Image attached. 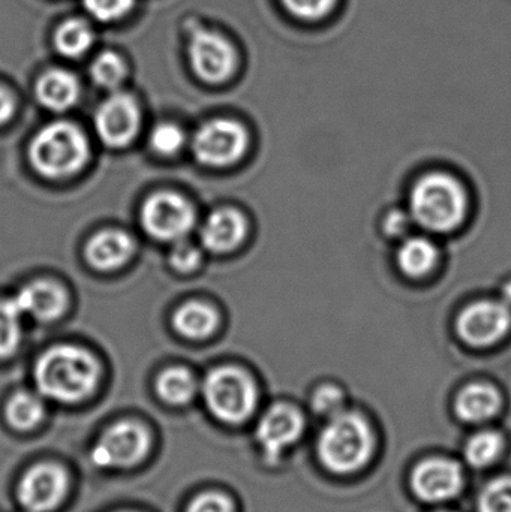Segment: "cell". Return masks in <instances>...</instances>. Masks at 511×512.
Listing matches in <instances>:
<instances>
[{
    "label": "cell",
    "instance_id": "cell-1",
    "mask_svg": "<svg viewBox=\"0 0 511 512\" xmlns=\"http://www.w3.org/2000/svg\"><path fill=\"white\" fill-rule=\"evenodd\" d=\"M33 378L41 396L59 403H78L95 393L101 367L86 349L54 346L39 357Z\"/></svg>",
    "mask_w": 511,
    "mask_h": 512
},
{
    "label": "cell",
    "instance_id": "cell-2",
    "mask_svg": "<svg viewBox=\"0 0 511 512\" xmlns=\"http://www.w3.org/2000/svg\"><path fill=\"white\" fill-rule=\"evenodd\" d=\"M467 210V191L450 174H426L411 191V218L431 233H452L464 222Z\"/></svg>",
    "mask_w": 511,
    "mask_h": 512
},
{
    "label": "cell",
    "instance_id": "cell-3",
    "mask_svg": "<svg viewBox=\"0 0 511 512\" xmlns=\"http://www.w3.org/2000/svg\"><path fill=\"white\" fill-rule=\"evenodd\" d=\"M318 457L335 474H354L368 465L374 433L362 415L341 412L330 418L318 438Z\"/></svg>",
    "mask_w": 511,
    "mask_h": 512
},
{
    "label": "cell",
    "instance_id": "cell-4",
    "mask_svg": "<svg viewBox=\"0 0 511 512\" xmlns=\"http://www.w3.org/2000/svg\"><path fill=\"white\" fill-rule=\"evenodd\" d=\"M30 162L47 179H65L78 173L89 161V143L80 128L69 122H54L33 137Z\"/></svg>",
    "mask_w": 511,
    "mask_h": 512
},
{
    "label": "cell",
    "instance_id": "cell-5",
    "mask_svg": "<svg viewBox=\"0 0 511 512\" xmlns=\"http://www.w3.org/2000/svg\"><path fill=\"white\" fill-rule=\"evenodd\" d=\"M203 399L216 420L242 424L254 415L258 391L248 373L225 366L212 370L204 379Z\"/></svg>",
    "mask_w": 511,
    "mask_h": 512
},
{
    "label": "cell",
    "instance_id": "cell-6",
    "mask_svg": "<svg viewBox=\"0 0 511 512\" xmlns=\"http://www.w3.org/2000/svg\"><path fill=\"white\" fill-rule=\"evenodd\" d=\"M152 448L149 430L134 421L108 427L93 445L90 459L101 469H128L146 459Z\"/></svg>",
    "mask_w": 511,
    "mask_h": 512
},
{
    "label": "cell",
    "instance_id": "cell-7",
    "mask_svg": "<svg viewBox=\"0 0 511 512\" xmlns=\"http://www.w3.org/2000/svg\"><path fill=\"white\" fill-rule=\"evenodd\" d=\"M192 153L201 165L212 168L236 164L248 149V132L233 120L204 123L192 138Z\"/></svg>",
    "mask_w": 511,
    "mask_h": 512
},
{
    "label": "cell",
    "instance_id": "cell-8",
    "mask_svg": "<svg viewBox=\"0 0 511 512\" xmlns=\"http://www.w3.org/2000/svg\"><path fill=\"white\" fill-rule=\"evenodd\" d=\"M141 225L153 239L180 242L194 228V207L182 195L159 192L147 198L143 204Z\"/></svg>",
    "mask_w": 511,
    "mask_h": 512
},
{
    "label": "cell",
    "instance_id": "cell-9",
    "mask_svg": "<svg viewBox=\"0 0 511 512\" xmlns=\"http://www.w3.org/2000/svg\"><path fill=\"white\" fill-rule=\"evenodd\" d=\"M459 336L474 348H488L503 340L511 330L510 306L500 300H480L462 310Z\"/></svg>",
    "mask_w": 511,
    "mask_h": 512
},
{
    "label": "cell",
    "instance_id": "cell-10",
    "mask_svg": "<svg viewBox=\"0 0 511 512\" xmlns=\"http://www.w3.org/2000/svg\"><path fill=\"white\" fill-rule=\"evenodd\" d=\"M68 489L69 480L65 469L53 463H41L21 477L17 499L26 511L51 512L63 504Z\"/></svg>",
    "mask_w": 511,
    "mask_h": 512
},
{
    "label": "cell",
    "instance_id": "cell-11",
    "mask_svg": "<svg viewBox=\"0 0 511 512\" xmlns=\"http://www.w3.org/2000/svg\"><path fill=\"white\" fill-rule=\"evenodd\" d=\"M464 484L461 466L446 457L423 460L411 475L414 493L428 504H443L458 498Z\"/></svg>",
    "mask_w": 511,
    "mask_h": 512
},
{
    "label": "cell",
    "instance_id": "cell-12",
    "mask_svg": "<svg viewBox=\"0 0 511 512\" xmlns=\"http://www.w3.org/2000/svg\"><path fill=\"white\" fill-rule=\"evenodd\" d=\"M95 129L99 140L108 147H125L140 129V108L131 95L113 93L95 113Z\"/></svg>",
    "mask_w": 511,
    "mask_h": 512
},
{
    "label": "cell",
    "instance_id": "cell-13",
    "mask_svg": "<svg viewBox=\"0 0 511 512\" xmlns=\"http://www.w3.org/2000/svg\"><path fill=\"white\" fill-rule=\"evenodd\" d=\"M305 432V418L290 405H275L261 417L257 442L270 463L276 462L288 448L296 445Z\"/></svg>",
    "mask_w": 511,
    "mask_h": 512
},
{
    "label": "cell",
    "instance_id": "cell-14",
    "mask_svg": "<svg viewBox=\"0 0 511 512\" xmlns=\"http://www.w3.org/2000/svg\"><path fill=\"white\" fill-rule=\"evenodd\" d=\"M189 60L195 74L206 83H224L236 69L233 45L224 36L212 32H198L192 36Z\"/></svg>",
    "mask_w": 511,
    "mask_h": 512
},
{
    "label": "cell",
    "instance_id": "cell-15",
    "mask_svg": "<svg viewBox=\"0 0 511 512\" xmlns=\"http://www.w3.org/2000/svg\"><path fill=\"white\" fill-rule=\"evenodd\" d=\"M14 301L21 315L32 316L41 322L56 321L68 309V294L62 286L51 280L29 283L21 288Z\"/></svg>",
    "mask_w": 511,
    "mask_h": 512
},
{
    "label": "cell",
    "instance_id": "cell-16",
    "mask_svg": "<svg viewBox=\"0 0 511 512\" xmlns=\"http://www.w3.org/2000/svg\"><path fill=\"white\" fill-rule=\"evenodd\" d=\"M248 225L242 213L233 209L215 210L201 225V245L213 254H228L242 245Z\"/></svg>",
    "mask_w": 511,
    "mask_h": 512
},
{
    "label": "cell",
    "instance_id": "cell-17",
    "mask_svg": "<svg viewBox=\"0 0 511 512\" xmlns=\"http://www.w3.org/2000/svg\"><path fill=\"white\" fill-rule=\"evenodd\" d=\"M134 240L120 230L95 234L86 246V258L92 267L110 271L122 267L134 254Z\"/></svg>",
    "mask_w": 511,
    "mask_h": 512
},
{
    "label": "cell",
    "instance_id": "cell-18",
    "mask_svg": "<svg viewBox=\"0 0 511 512\" xmlns=\"http://www.w3.org/2000/svg\"><path fill=\"white\" fill-rule=\"evenodd\" d=\"M500 391L489 384H471L456 399V414L465 423L482 424L497 417L501 409Z\"/></svg>",
    "mask_w": 511,
    "mask_h": 512
},
{
    "label": "cell",
    "instance_id": "cell-19",
    "mask_svg": "<svg viewBox=\"0 0 511 512\" xmlns=\"http://www.w3.org/2000/svg\"><path fill=\"white\" fill-rule=\"evenodd\" d=\"M80 84L71 72L51 69L36 83V98L42 107L51 111H65L77 102Z\"/></svg>",
    "mask_w": 511,
    "mask_h": 512
},
{
    "label": "cell",
    "instance_id": "cell-20",
    "mask_svg": "<svg viewBox=\"0 0 511 512\" xmlns=\"http://www.w3.org/2000/svg\"><path fill=\"white\" fill-rule=\"evenodd\" d=\"M218 324V312L203 301L182 304L173 318L177 333L188 339H206L215 333Z\"/></svg>",
    "mask_w": 511,
    "mask_h": 512
},
{
    "label": "cell",
    "instance_id": "cell-21",
    "mask_svg": "<svg viewBox=\"0 0 511 512\" xmlns=\"http://www.w3.org/2000/svg\"><path fill=\"white\" fill-rule=\"evenodd\" d=\"M437 246L426 237H410L402 243L398 252V265L402 273L413 279L428 276L437 267Z\"/></svg>",
    "mask_w": 511,
    "mask_h": 512
},
{
    "label": "cell",
    "instance_id": "cell-22",
    "mask_svg": "<svg viewBox=\"0 0 511 512\" xmlns=\"http://www.w3.org/2000/svg\"><path fill=\"white\" fill-rule=\"evenodd\" d=\"M5 417L12 429L27 432L35 429L45 417V405L36 394L21 391L6 403Z\"/></svg>",
    "mask_w": 511,
    "mask_h": 512
},
{
    "label": "cell",
    "instance_id": "cell-23",
    "mask_svg": "<svg viewBox=\"0 0 511 512\" xmlns=\"http://www.w3.org/2000/svg\"><path fill=\"white\" fill-rule=\"evenodd\" d=\"M197 390L194 375L183 367L164 370L156 381V391L168 405H186L194 399Z\"/></svg>",
    "mask_w": 511,
    "mask_h": 512
},
{
    "label": "cell",
    "instance_id": "cell-24",
    "mask_svg": "<svg viewBox=\"0 0 511 512\" xmlns=\"http://www.w3.org/2000/svg\"><path fill=\"white\" fill-rule=\"evenodd\" d=\"M57 51L66 57H80L92 47L93 32L83 20H68L57 27L54 35Z\"/></svg>",
    "mask_w": 511,
    "mask_h": 512
},
{
    "label": "cell",
    "instance_id": "cell-25",
    "mask_svg": "<svg viewBox=\"0 0 511 512\" xmlns=\"http://www.w3.org/2000/svg\"><path fill=\"white\" fill-rule=\"evenodd\" d=\"M504 450L503 436L494 430L476 433L465 445V459L473 468L483 469L494 465Z\"/></svg>",
    "mask_w": 511,
    "mask_h": 512
},
{
    "label": "cell",
    "instance_id": "cell-26",
    "mask_svg": "<svg viewBox=\"0 0 511 512\" xmlns=\"http://www.w3.org/2000/svg\"><path fill=\"white\" fill-rule=\"evenodd\" d=\"M21 312L12 300H0V358L15 354L21 342Z\"/></svg>",
    "mask_w": 511,
    "mask_h": 512
},
{
    "label": "cell",
    "instance_id": "cell-27",
    "mask_svg": "<svg viewBox=\"0 0 511 512\" xmlns=\"http://www.w3.org/2000/svg\"><path fill=\"white\" fill-rule=\"evenodd\" d=\"M90 74L98 86L116 89L126 77V65L116 53L105 51L93 60Z\"/></svg>",
    "mask_w": 511,
    "mask_h": 512
},
{
    "label": "cell",
    "instance_id": "cell-28",
    "mask_svg": "<svg viewBox=\"0 0 511 512\" xmlns=\"http://www.w3.org/2000/svg\"><path fill=\"white\" fill-rule=\"evenodd\" d=\"M479 512H511V477L497 478L482 490Z\"/></svg>",
    "mask_w": 511,
    "mask_h": 512
},
{
    "label": "cell",
    "instance_id": "cell-29",
    "mask_svg": "<svg viewBox=\"0 0 511 512\" xmlns=\"http://www.w3.org/2000/svg\"><path fill=\"white\" fill-rule=\"evenodd\" d=\"M185 132L174 123H159L150 134V146L162 156L177 155L185 147Z\"/></svg>",
    "mask_w": 511,
    "mask_h": 512
},
{
    "label": "cell",
    "instance_id": "cell-30",
    "mask_svg": "<svg viewBox=\"0 0 511 512\" xmlns=\"http://www.w3.org/2000/svg\"><path fill=\"white\" fill-rule=\"evenodd\" d=\"M345 396L341 388L335 385H323L312 397V408L315 414L324 418H333L344 412Z\"/></svg>",
    "mask_w": 511,
    "mask_h": 512
},
{
    "label": "cell",
    "instance_id": "cell-31",
    "mask_svg": "<svg viewBox=\"0 0 511 512\" xmlns=\"http://www.w3.org/2000/svg\"><path fill=\"white\" fill-rule=\"evenodd\" d=\"M83 2L87 12L104 23L120 20L134 6V0H83Z\"/></svg>",
    "mask_w": 511,
    "mask_h": 512
},
{
    "label": "cell",
    "instance_id": "cell-32",
    "mask_svg": "<svg viewBox=\"0 0 511 512\" xmlns=\"http://www.w3.org/2000/svg\"><path fill=\"white\" fill-rule=\"evenodd\" d=\"M201 251L185 239L176 242L170 254V262L176 270L189 273L195 270L201 262Z\"/></svg>",
    "mask_w": 511,
    "mask_h": 512
},
{
    "label": "cell",
    "instance_id": "cell-33",
    "mask_svg": "<svg viewBox=\"0 0 511 512\" xmlns=\"http://www.w3.org/2000/svg\"><path fill=\"white\" fill-rule=\"evenodd\" d=\"M284 5L297 17L305 20H318L329 14L335 0H282Z\"/></svg>",
    "mask_w": 511,
    "mask_h": 512
},
{
    "label": "cell",
    "instance_id": "cell-34",
    "mask_svg": "<svg viewBox=\"0 0 511 512\" xmlns=\"http://www.w3.org/2000/svg\"><path fill=\"white\" fill-rule=\"evenodd\" d=\"M186 512H234V505L231 499L222 493H203L192 499Z\"/></svg>",
    "mask_w": 511,
    "mask_h": 512
},
{
    "label": "cell",
    "instance_id": "cell-35",
    "mask_svg": "<svg viewBox=\"0 0 511 512\" xmlns=\"http://www.w3.org/2000/svg\"><path fill=\"white\" fill-rule=\"evenodd\" d=\"M413 222V218L408 213L402 212V210H393L384 219V231L390 237L398 239V237L407 236Z\"/></svg>",
    "mask_w": 511,
    "mask_h": 512
},
{
    "label": "cell",
    "instance_id": "cell-36",
    "mask_svg": "<svg viewBox=\"0 0 511 512\" xmlns=\"http://www.w3.org/2000/svg\"><path fill=\"white\" fill-rule=\"evenodd\" d=\"M15 111V102L9 92L0 87V125L8 122Z\"/></svg>",
    "mask_w": 511,
    "mask_h": 512
},
{
    "label": "cell",
    "instance_id": "cell-37",
    "mask_svg": "<svg viewBox=\"0 0 511 512\" xmlns=\"http://www.w3.org/2000/svg\"><path fill=\"white\" fill-rule=\"evenodd\" d=\"M503 298L504 303L511 304V280L509 283H506L503 288Z\"/></svg>",
    "mask_w": 511,
    "mask_h": 512
},
{
    "label": "cell",
    "instance_id": "cell-38",
    "mask_svg": "<svg viewBox=\"0 0 511 512\" xmlns=\"http://www.w3.org/2000/svg\"><path fill=\"white\" fill-rule=\"evenodd\" d=\"M437 512H450V511H437Z\"/></svg>",
    "mask_w": 511,
    "mask_h": 512
}]
</instances>
